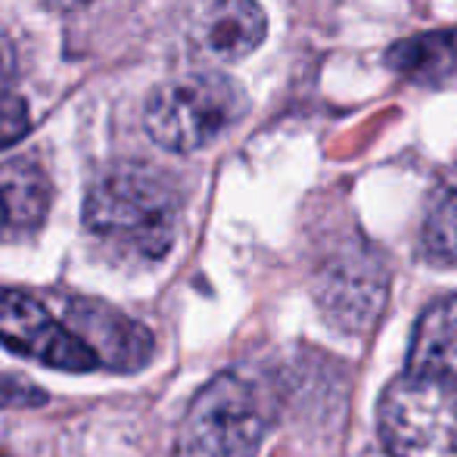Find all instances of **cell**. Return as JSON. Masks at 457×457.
I'll use <instances>...</instances> for the list:
<instances>
[{"label": "cell", "instance_id": "obj_14", "mask_svg": "<svg viewBox=\"0 0 457 457\" xmlns=\"http://www.w3.org/2000/svg\"><path fill=\"white\" fill-rule=\"evenodd\" d=\"M12 79H16V50L6 37H0V91H6Z\"/></svg>", "mask_w": 457, "mask_h": 457}, {"label": "cell", "instance_id": "obj_15", "mask_svg": "<svg viewBox=\"0 0 457 457\" xmlns=\"http://www.w3.org/2000/svg\"><path fill=\"white\" fill-rule=\"evenodd\" d=\"M47 6H54V10H79V6L91 4V0H44Z\"/></svg>", "mask_w": 457, "mask_h": 457}, {"label": "cell", "instance_id": "obj_2", "mask_svg": "<svg viewBox=\"0 0 457 457\" xmlns=\"http://www.w3.org/2000/svg\"><path fill=\"white\" fill-rule=\"evenodd\" d=\"M246 94L218 72H193L146 96L144 128L162 150L199 153L246 115Z\"/></svg>", "mask_w": 457, "mask_h": 457}, {"label": "cell", "instance_id": "obj_1", "mask_svg": "<svg viewBox=\"0 0 457 457\" xmlns=\"http://www.w3.org/2000/svg\"><path fill=\"white\" fill-rule=\"evenodd\" d=\"M181 199L169 175L144 162H119L96 175L85 199L87 234L131 265L165 259L178 240Z\"/></svg>", "mask_w": 457, "mask_h": 457}, {"label": "cell", "instance_id": "obj_5", "mask_svg": "<svg viewBox=\"0 0 457 457\" xmlns=\"http://www.w3.org/2000/svg\"><path fill=\"white\" fill-rule=\"evenodd\" d=\"M0 343L16 355L56 370L91 373L100 367L66 320L54 318V312L25 289H0Z\"/></svg>", "mask_w": 457, "mask_h": 457}, {"label": "cell", "instance_id": "obj_11", "mask_svg": "<svg viewBox=\"0 0 457 457\" xmlns=\"http://www.w3.org/2000/svg\"><path fill=\"white\" fill-rule=\"evenodd\" d=\"M423 249L439 265H457V187L433 203L423 224Z\"/></svg>", "mask_w": 457, "mask_h": 457}, {"label": "cell", "instance_id": "obj_8", "mask_svg": "<svg viewBox=\"0 0 457 457\" xmlns=\"http://www.w3.org/2000/svg\"><path fill=\"white\" fill-rule=\"evenodd\" d=\"M196 44L218 62H240L268 35V19L255 0H209L196 22Z\"/></svg>", "mask_w": 457, "mask_h": 457}, {"label": "cell", "instance_id": "obj_7", "mask_svg": "<svg viewBox=\"0 0 457 457\" xmlns=\"http://www.w3.org/2000/svg\"><path fill=\"white\" fill-rule=\"evenodd\" d=\"M54 187L35 159L0 162V243L35 237L47 221Z\"/></svg>", "mask_w": 457, "mask_h": 457}, {"label": "cell", "instance_id": "obj_9", "mask_svg": "<svg viewBox=\"0 0 457 457\" xmlns=\"http://www.w3.org/2000/svg\"><path fill=\"white\" fill-rule=\"evenodd\" d=\"M411 373L457 379V295L439 299L417 320L408 352Z\"/></svg>", "mask_w": 457, "mask_h": 457}, {"label": "cell", "instance_id": "obj_13", "mask_svg": "<svg viewBox=\"0 0 457 457\" xmlns=\"http://www.w3.org/2000/svg\"><path fill=\"white\" fill-rule=\"evenodd\" d=\"M29 125H31V112L22 96L0 91V150L19 144L29 134Z\"/></svg>", "mask_w": 457, "mask_h": 457}, {"label": "cell", "instance_id": "obj_4", "mask_svg": "<svg viewBox=\"0 0 457 457\" xmlns=\"http://www.w3.org/2000/svg\"><path fill=\"white\" fill-rule=\"evenodd\" d=\"M265 436V414L253 383L218 373L193 395L181 429L178 457H255Z\"/></svg>", "mask_w": 457, "mask_h": 457}, {"label": "cell", "instance_id": "obj_12", "mask_svg": "<svg viewBox=\"0 0 457 457\" xmlns=\"http://www.w3.org/2000/svg\"><path fill=\"white\" fill-rule=\"evenodd\" d=\"M47 402V392L31 379L0 370V411H25Z\"/></svg>", "mask_w": 457, "mask_h": 457}, {"label": "cell", "instance_id": "obj_3", "mask_svg": "<svg viewBox=\"0 0 457 457\" xmlns=\"http://www.w3.org/2000/svg\"><path fill=\"white\" fill-rule=\"evenodd\" d=\"M379 436L392 457H457V379L408 370L389 383Z\"/></svg>", "mask_w": 457, "mask_h": 457}, {"label": "cell", "instance_id": "obj_6", "mask_svg": "<svg viewBox=\"0 0 457 457\" xmlns=\"http://www.w3.org/2000/svg\"><path fill=\"white\" fill-rule=\"evenodd\" d=\"M66 327L96 355L100 367L115 373L144 370L156 343L140 320L128 318L115 305L100 299H72L66 308Z\"/></svg>", "mask_w": 457, "mask_h": 457}, {"label": "cell", "instance_id": "obj_10", "mask_svg": "<svg viewBox=\"0 0 457 457\" xmlns=\"http://www.w3.org/2000/svg\"><path fill=\"white\" fill-rule=\"evenodd\" d=\"M386 66L414 81H442L457 66L454 35H420L395 44L386 54Z\"/></svg>", "mask_w": 457, "mask_h": 457}]
</instances>
